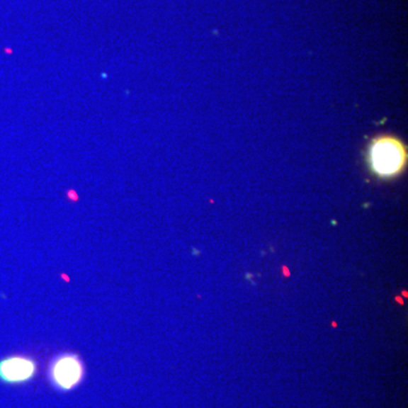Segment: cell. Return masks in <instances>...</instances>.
Masks as SVG:
<instances>
[{
	"mask_svg": "<svg viewBox=\"0 0 408 408\" xmlns=\"http://www.w3.org/2000/svg\"><path fill=\"white\" fill-rule=\"evenodd\" d=\"M405 149L392 137H380L370 149V162L374 173L382 177H391L400 173L405 166Z\"/></svg>",
	"mask_w": 408,
	"mask_h": 408,
	"instance_id": "cell-1",
	"label": "cell"
},
{
	"mask_svg": "<svg viewBox=\"0 0 408 408\" xmlns=\"http://www.w3.org/2000/svg\"><path fill=\"white\" fill-rule=\"evenodd\" d=\"M84 377V363L74 353L57 355L48 368L49 381L57 390H73L82 383Z\"/></svg>",
	"mask_w": 408,
	"mask_h": 408,
	"instance_id": "cell-2",
	"label": "cell"
},
{
	"mask_svg": "<svg viewBox=\"0 0 408 408\" xmlns=\"http://www.w3.org/2000/svg\"><path fill=\"white\" fill-rule=\"evenodd\" d=\"M37 372V361L28 355H8L0 360V382L5 385L30 382Z\"/></svg>",
	"mask_w": 408,
	"mask_h": 408,
	"instance_id": "cell-3",
	"label": "cell"
}]
</instances>
